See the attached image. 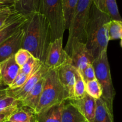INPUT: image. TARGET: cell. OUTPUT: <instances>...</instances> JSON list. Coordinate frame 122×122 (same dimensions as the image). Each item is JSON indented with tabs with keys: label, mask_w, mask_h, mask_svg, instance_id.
<instances>
[{
	"label": "cell",
	"mask_w": 122,
	"mask_h": 122,
	"mask_svg": "<svg viewBox=\"0 0 122 122\" xmlns=\"http://www.w3.org/2000/svg\"><path fill=\"white\" fill-rule=\"evenodd\" d=\"M78 0H61L64 14L65 29L68 30L70 20L72 17Z\"/></svg>",
	"instance_id": "cell-22"
},
{
	"label": "cell",
	"mask_w": 122,
	"mask_h": 122,
	"mask_svg": "<svg viewBox=\"0 0 122 122\" xmlns=\"http://www.w3.org/2000/svg\"><path fill=\"white\" fill-rule=\"evenodd\" d=\"M18 1H19V0H0V3L15 5L17 3Z\"/></svg>",
	"instance_id": "cell-33"
},
{
	"label": "cell",
	"mask_w": 122,
	"mask_h": 122,
	"mask_svg": "<svg viewBox=\"0 0 122 122\" xmlns=\"http://www.w3.org/2000/svg\"><path fill=\"white\" fill-rule=\"evenodd\" d=\"M63 40L60 38L50 42L44 63L48 69H58L70 62V56L63 48Z\"/></svg>",
	"instance_id": "cell-7"
},
{
	"label": "cell",
	"mask_w": 122,
	"mask_h": 122,
	"mask_svg": "<svg viewBox=\"0 0 122 122\" xmlns=\"http://www.w3.org/2000/svg\"><path fill=\"white\" fill-rule=\"evenodd\" d=\"M69 101L77 108L87 121L88 122H94L96 100L86 93L85 95L81 98L75 99Z\"/></svg>",
	"instance_id": "cell-13"
},
{
	"label": "cell",
	"mask_w": 122,
	"mask_h": 122,
	"mask_svg": "<svg viewBox=\"0 0 122 122\" xmlns=\"http://www.w3.org/2000/svg\"><path fill=\"white\" fill-rule=\"evenodd\" d=\"M108 39L112 40H122V21L111 20L108 23Z\"/></svg>",
	"instance_id": "cell-23"
},
{
	"label": "cell",
	"mask_w": 122,
	"mask_h": 122,
	"mask_svg": "<svg viewBox=\"0 0 122 122\" xmlns=\"http://www.w3.org/2000/svg\"><path fill=\"white\" fill-rule=\"evenodd\" d=\"M80 73H81V75L83 77V81H85V83L87 82H89V81L96 79L95 71H94L92 64H88L86 67L83 71Z\"/></svg>",
	"instance_id": "cell-29"
},
{
	"label": "cell",
	"mask_w": 122,
	"mask_h": 122,
	"mask_svg": "<svg viewBox=\"0 0 122 122\" xmlns=\"http://www.w3.org/2000/svg\"><path fill=\"white\" fill-rule=\"evenodd\" d=\"M65 102L36 114L38 122H61L62 111Z\"/></svg>",
	"instance_id": "cell-17"
},
{
	"label": "cell",
	"mask_w": 122,
	"mask_h": 122,
	"mask_svg": "<svg viewBox=\"0 0 122 122\" xmlns=\"http://www.w3.org/2000/svg\"><path fill=\"white\" fill-rule=\"evenodd\" d=\"M17 102L19 101L9 95H5L2 97L0 98V112L9 108Z\"/></svg>",
	"instance_id": "cell-31"
},
{
	"label": "cell",
	"mask_w": 122,
	"mask_h": 122,
	"mask_svg": "<svg viewBox=\"0 0 122 122\" xmlns=\"http://www.w3.org/2000/svg\"><path fill=\"white\" fill-rule=\"evenodd\" d=\"M76 71L75 68L71 64V62L65 64L58 69L60 79L67 94V101L73 100V88L76 81Z\"/></svg>",
	"instance_id": "cell-12"
},
{
	"label": "cell",
	"mask_w": 122,
	"mask_h": 122,
	"mask_svg": "<svg viewBox=\"0 0 122 122\" xmlns=\"http://www.w3.org/2000/svg\"><path fill=\"white\" fill-rule=\"evenodd\" d=\"M15 5L14 4H4V3H0V9L1 8H5L7 7H10V6Z\"/></svg>",
	"instance_id": "cell-34"
},
{
	"label": "cell",
	"mask_w": 122,
	"mask_h": 122,
	"mask_svg": "<svg viewBox=\"0 0 122 122\" xmlns=\"http://www.w3.org/2000/svg\"><path fill=\"white\" fill-rule=\"evenodd\" d=\"M6 91H7V89H0V98L6 95Z\"/></svg>",
	"instance_id": "cell-35"
},
{
	"label": "cell",
	"mask_w": 122,
	"mask_h": 122,
	"mask_svg": "<svg viewBox=\"0 0 122 122\" xmlns=\"http://www.w3.org/2000/svg\"><path fill=\"white\" fill-rule=\"evenodd\" d=\"M93 122H114L113 112H111L101 98L96 100L95 116Z\"/></svg>",
	"instance_id": "cell-19"
},
{
	"label": "cell",
	"mask_w": 122,
	"mask_h": 122,
	"mask_svg": "<svg viewBox=\"0 0 122 122\" xmlns=\"http://www.w3.org/2000/svg\"><path fill=\"white\" fill-rule=\"evenodd\" d=\"M95 77L102 89L101 98L111 112H113V102L116 91L111 76L110 67L107 56V50L103 51L92 62Z\"/></svg>",
	"instance_id": "cell-5"
},
{
	"label": "cell",
	"mask_w": 122,
	"mask_h": 122,
	"mask_svg": "<svg viewBox=\"0 0 122 122\" xmlns=\"http://www.w3.org/2000/svg\"><path fill=\"white\" fill-rule=\"evenodd\" d=\"M20 106V101H19L9 108L0 112V122H5L8 121L10 116Z\"/></svg>",
	"instance_id": "cell-32"
},
{
	"label": "cell",
	"mask_w": 122,
	"mask_h": 122,
	"mask_svg": "<svg viewBox=\"0 0 122 122\" xmlns=\"http://www.w3.org/2000/svg\"><path fill=\"white\" fill-rule=\"evenodd\" d=\"M92 3L100 10L107 14L111 20L122 21L116 0H92Z\"/></svg>",
	"instance_id": "cell-16"
},
{
	"label": "cell",
	"mask_w": 122,
	"mask_h": 122,
	"mask_svg": "<svg viewBox=\"0 0 122 122\" xmlns=\"http://www.w3.org/2000/svg\"><path fill=\"white\" fill-rule=\"evenodd\" d=\"M26 20V15L14 10L4 25L0 27V44L22 28Z\"/></svg>",
	"instance_id": "cell-10"
},
{
	"label": "cell",
	"mask_w": 122,
	"mask_h": 122,
	"mask_svg": "<svg viewBox=\"0 0 122 122\" xmlns=\"http://www.w3.org/2000/svg\"><path fill=\"white\" fill-rule=\"evenodd\" d=\"M31 56L32 55L29 51L21 48L14 54V60L19 66L21 67L28 60Z\"/></svg>",
	"instance_id": "cell-27"
},
{
	"label": "cell",
	"mask_w": 122,
	"mask_h": 122,
	"mask_svg": "<svg viewBox=\"0 0 122 122\" xmlns=\"http://www.w3.org/2000/svg\"><path fill=\"white\" fill-rule=\"evenodd\" d=\"M9 122V121H7V122Z\"/></svg>",
	"instance_id": "cell-37"
},
{
	"label": "cell",
	"mask_w": 122,
	"mask_h": 122,
	"mask_svg": "<svg viewBox=\"0 0 122 122\" xmlns=\"http://www.w3.org/2000/svg\"><path fill=\"white\" fill-rule=\"evenodd\" d=\"M8 121L11 122H38L36 114L32 110L20 106L10 116Z\"/></svg>",
	"instance_id": "cell-18"
},
{
	"label": "cell",
	"mask_w": 122,
	"mask_h": 122,
	"mask_svg": "<svg viewBox=\"0 0 122 122\" xmlns=\"http://www.w3.org/2000/svg\"><path fill=\"white\" fill-rule=\"evenodd\" d=\"M15 9V5L7 7L0 9V27L4 25L7 19L9 18Z\"/></svg>",
	"instance_id": "cell-30"
},
{
	"label": "cell",
	"mask_w": 122,
	"mask_h": 122,
	"mask_svg": "<svg viewBox=\"0 0 122 122\" xmlns=\"http://www.w3.org/2000/svg\"><path fill=\"white\" fill-rule=\"evenodd\" d=\"M48 69L44 63L40 62L32 70L29 77L22 86L14 90H9L7 88L6 95L12 97L17 101H21L38 81L45 75Z\"/></svg>",
	"instance_id": "cell-8"
},
{
	"label": "cell",
	"mask_w": 122,
	"mask_h": 122,
	"mask_svg": "<svg viewBox=\"0 0 122 122\" xmlns=\"http://www.w3.org/2000/svg\"><path fill=\"white\" fill-rule=\"evenodd\" d=\"M44 76L27 93L25 97L21 101H20L21 106L30 108L35 112L40 100L42 90L43 83H44Z\"/></svg>",
	"instance_id": "cell-15"
},
{
	"label": "cell",
	"mask_w": 122,
	"mask_h": 122,
	"mask_svg": "<svg viewBox=\"0 0 122 122\" xmlns=\"http://www.w3.org/2000/svg\"><path fill=\"white\" fill-rule=\"evenodd\" d=\"M40 0H19L15 5V8L26 16L38 12Z\"/></svg>",
	"instance_id": "cell-21"
},
{
	"label": "cell",
	"mask_w": 122,
	"mask_h": 122,
	"mask_svg": "<svg viewBox=\"0 0 122 122\" xmlns=\"http://www.w3.org/2000/svg\"><path fill=\"white\" fill-rule=\"evenodd\" d=\"M92 0H78L69 28V35L64 50L70 56L73 45L76 42H86V28Z\"/></svg>",
	"instance_id": "cell-4"
},
{
	"label": "cell",
	"mask_w": 122,
	"mask_h": 122,
	"mask_svg": "<svg viewBox=\"0 0 122 122\" xmlns=\"http://www.w3.org/2000/svg\"><path fill=\"white\" fill-rule=\"evenodd\" d=\"M20 67L14 60V55L0 63V75L2 83L8 87L20 71Z\"/></svg>",
	"instance_id": "cell-14"
},
{
	"label": "cell",
	"mask_w": 122,
	"mask_h": 122,
	"mask_svg": "<svg viewBox=\"0 0 122 122\" xmlns=\"http://www.w3.org/2000/svg\"><path fill=\"white\" fill-rule=\"evenodd\" d=\"M85 91L86 94L95 100H98L102 96V89L97 79L86 82Z\"/></svg>",
	"instance_id": "cell-25"
},
{
	"label": "cell",
	"mask_w": 122,
	"mask_h": 122,
	"mask_svg": "<svg viewBox=\"0 0 122 122\" xmlns=\"http://www.w3.org/2000/svg\"><path fill=\"white\" fill-rule=\"evenodd\" d=\"M24 31L21 48L44 63L51 41V30L46 18L35 12L27 16L23 26Z\"/></svg>",
	"instance_id": "cell-1"
},
{
	"label": "cell",
	"mask_w": 122,
	"mask_h": 122,
	"mask_svg": "<svg viewBox=\"0 0 122 122\" xmlns=\"http://www.w3.org/2000/svg\"><path fill=\"white\" fill-rule=\"evenodd\" d=\"M30 73L29 75H26V74L19 71V73L17 74L14 81H13L11 84L8 87V89L9 90H14V89H18L22 86L26 82L28 77H29Z\"/></svg>",
	"instance_id": "cell-26"
},
{
	"label": "cell",
	"mask_w": 122,
	"mask_h": 122,
	"mask_svg": "<svg viewBox=\"0 0 122 122\" xmlns=\"http://www.w3.org/2000/svg\"><path fill=\"white\" fill-rule=\"evenodd\" d=\"M24 31L23 27L0 44V63L13 56L21 48Z\"/></svg>",
	"instance_id": "cell-11"
},
{
	"label": "cell",
	"mask_w": 122,
	"mask_h": 122,
	"mask_svg": "<svg viewBox=\"0 0 122 122\" xmlns=\"http://www.w3.org/2000/svg\"><path fill=\"white\" fill-rule=\"evenodd\" d=\"M40 62L36 58L31 56L28 60L25 63V64L20 67V71L26 75H29L32 72V70Z\"/></svg>",
	"instance_id": "cell-28"
},
{
	"label": "cell",
	"mask_w": 122,
	"mask_h": 122,
	"mask_svg": "<svg viewBox=\"0 0 122 122\" xmlns=\"http://www.w3.org/2000/svg\"><path fill=\"white\" fill-rule=\"evenodd\" d=\"M2 83V79H1V75H0V86H1V85Z\"/></svg>",
	"instance_id": "cell-36"
},
{
	"label": "cell",
	"mask_w": 122,
	"mask_h": 122,
	"mask_svg": "<svg viewBox=\"0 0 122 122\" xmlns=\"http://www.w3.org/2000/svg\"><path fill=\"white\" fill-rule=\"evenodd\" d=\"M110 17L97 8L92 3L86 28V45L95 59L101 52L108 48V23Z\"/></svg>",
	"instance_id": "cell-2"
},
{
	"label": "cell",
	"mask_w": 122,
	"mask_h": 122,
	"mask_svg": "<svg viewBox=\"0 0 122 122\" xmlns=\"http://www.w3.org/2000/svg\"><path fill=\"white\" fill-rule=\"evenodd\" d=\"M67 101L64 103L62 111L61 122H88L77 108Z\"/></svg>",
	"instance_id": "cell-20"
},
{
	"label": "cell",
	"mask_w": 122,
	"mask_h": 122,
	"mask_svg": "<svg viewBox=\"0 0 122 122\" xmlns=\"http://www.w3.org/2000/svg\"><path fill=\"white\" fill-rule=\"evenodd\" d=\"M70 58L71 64L79 72L83 71L88 64H92L94 60L85 43L80 42L73 45Z\"/></svg>",
	"instance_id": "cell-9"
},
{
	"label": "cell",
	"mask_w": 122,
	"mask_h": 122,
	"mask_svg": "<svg viewBox=\"0 0 122 122\" xmlns=\"http://www.w3.org/2000/svg\"><path fill=\"white\" fill-rule=\"evenodd\" d=\"M38 12L48 21L51 42L63 38L66 29L61 0H40Z\"/></svg>",
	"instance_id": "cell-6"
},
{
	"label": "cell",
	"mask_w": 122,
	"mask_h": 122,
	"mask_svg": "<svg viewBox=\"0 0 122 122\" xmlns=\"http://www.w3.org/2000/svg\"><path fill=\"white\" fill-rule=\"evenodd\" d=\"M67 100V94L60 79L58 69H48L44 77L42 90L35 113L39 114Z\"/></svg>",
	"instance_id": "cell-3"
},
{
	"label": "cell",
	"mask_w": 122,
	"mask_h": 122,
	"mask_svg": "<svg viewBox=\"0 0 122 122\" xmlns=\"http://www.w3.org/2000/svg\"><path fill=\"white\" fill-rule=\"evenodd\" d=\"M85 94V82L83 81L81 73L76 70V81L73 88V100L81 98Z\"/></svg>",
	"instance_id": "cell-24"
}]
</instances>
